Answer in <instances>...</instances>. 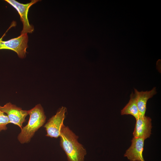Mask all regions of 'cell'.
<instances>
[{"instance_id": "2", "label": "cell", "mask_w": 161, "mask_h": 161, "mask_svg": "<svg viewBox=\"0 0 161 161\" xmlns=\"http://www.w3.org/2000/svg\"><path fill=\"white\" fill-rule=\"evenodd\" d=\"M28 113L30 115L28 123L22 128L18 136V140L23 144L29 142L35 132L43 126L46 121V116L40 104L28 110Z\"/></svg>"}, {"instance_id": "8", "label": "cell", "mask_w": 161, "mask_h": 161, "mask_svg": "<svg viewBox=\"0 0 161 161\" xmlns=\"http://www.w3.org/2000/svg\"><path fill=\"white\" fill-rule=\"evenodd\" d=\"M136 122L133 133L134 137L141 138L145 140L149 138L151 134V119L145 116H140L136 120Z\"/></svg>"}, {"instance_id": "6", "label": "cell", "mask_w": 161, "mask_h": 161, "mask_svg": "<svg viewBox=\"0 0 161 161\" xmlns=\"http://www.w3.org/2000/svg\"><path fill=\"white\" fill-rule=\"evenodd\" d=\"M0 110L7 114L10 123L18 126L21 129L22 128V124L28 115V111L23 110L10 102L3 106H0Z\"/></svg>"}, {"instance_id": "1", "label": "cell", "mask_w": 161, "mask_h": 161, "mask_svg": "<svg viewBox=\"0 0 161 161\" xmlns=\"http://www.w3.org/2000/svg\"><path fill=\"white\" fill-rule=\"evenodd\" d=\"M60 137V146L65 152L68 161H84L86 151L78 141V136L64 125Z\"/></svg>"}, {"instance_id": "11", "label": "cell", "mask_w": 161, "mask_h": 161, "mask_svg": "<svg viewBox=\"0 0 161 161\" xmlns=\"http://www.w3.org/2000/svg\"><path fill=\"white\" fill-rule=\"evenodd\" d=\"M10 123L7 115L4 114V113L0 110V132L2 130H5L7 129V125Z\"/></svg>"}, {"instance_id": "7", "label": "cell", "mask_w": 161, "mask_h": 161, "mask_svg": "<svg viewBox=\"0 0 161 161\" xmlns=\"http://www.w3.org/2000/svg\"><path fill=\"white\" fill-rule=\"evenodd\" d=\"M145 140L143 138H133L131 145L124 156L131 161H145L143 156Z\"/></svg>"}, {"instance_id": "5", "label": "cell", "mask_w": 161, "mask_h": 161, "mask_svg": "<svg viewBox=\"0 0 161 161\" xmlns=\"http://www.w3.org/2000/svg\"><path fill=\"white\" fill-rule=\"evenodd\" d=\"M66 111L65 107H62L56 114L48 120L44 126L47 132L46 136L55 138L60 137Z\"/></svg>"}, {"instance_id": "4", "label": "cell", "mask_w": 161, "mask_h": 161, "mask_svg": "<svg viewBox=\"0 0 161 161\" xmlns=\"http://www.w3.org/2000/svg\"><path fill=\"white\" fill-rule=\"evenodd\" d=\"M6 2L14 7L17 11L23 24V29L21 34L32 33L34 30L33 25L29 22L28 13L30 7L39 0H32L30 2L26 4L21 3L14 0H5Z\"/></svg>"}, {"instance_id": "10", "label": "cell", "mask_w": 161, "mask_h": 161, "mask_svg": "<svg viewBox=\"0 0 161 161\" xmlns=\"http://www.w3.org/2000/svg\"><path fill=\"white\" fill-rule=\"evenodd\" d=\"M130 99L128 103L121 110V115H131L137 119L139 116L136 100L134 94L132 92L130 95Z\"/></svg>"}, {"instance_id": "3", "label": "cell", "mask_w": 161, "mask_h": 161, "mask_svg": "<svg viewBox=\"0 0 161 161\" xmlns=\"http://www.w3.org/2000/svg\"><path fill=\"white\" fill-rule=\"evenodd\" d=\"M3 36L0 38V50H11L16 52L20 58H25L28 47V37L27 34H21L16 38L6 41H3Z\"/></svg>"}, {"instance_id": "9", "label": "cell", "mask_w": 161, "mask_h": 161, "mask_svg": "<svg viewBox=\"0 0 161 161\" xmlns=\"http://www.w3.org/2000/svg\"><path fill=\"white\" fill-rule=\"evenodd\" d=\"M134 91L139 116L143 117L145 116L147 101L157 93L156 88L154 87L150 91L145 92H139L135 89Z\"/></svg>"}]
</instances>
